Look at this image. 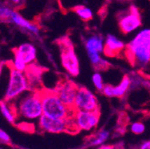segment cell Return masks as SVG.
Instances as JSON below:
<instances>
[{
	"mask_svg": "<svg viewBox=\"0 0 150 149\" xmlns=\"http://www.w3.org/2000/svg\"><path fill=\"white\" fill-rule=\"evenodd\" d=\"M12 103L15 109L17 121L22 120L20 123L29 124L38 121L43 115L40 90L26 91Z\"/></svg>",
	"mask_w": 150,
	"mask_h": 149,
	"instance_id": "6da1fadb",
	"label": "cell"
},
{
	"mask_svg": "<svg viewBox=\"0 0 150 149\" xmlns=\"http://www.w3.org/2000/svg\"><path fill=\"white\" fill-rule=\"evenodd\" d=\"M141 17L137 7L131 6L127 12L122 13L118 18V25L123 34H130L140 28Z\"/></svg>",
	"mask_w": 150,
	"mask_h": 149,
	"instance_id": "52a82bcc",
	"label": "cell"
},
{
	"mask_svg": "<svg viewBox=\"0 0 150 149\" xmlns=\"http://www.w3.org/2000/svg\"><path fill=\"white\" fill-rule=\"evenodd\" d=\"M7 22L15 25L22 30L32 35H39L40 30L39 25L37 23H33L32 22L25 19L23 15H21L15 10H12Z\"/></svg>",
	"mask_w": 150,
	"mask_h": 149,
	"instance_id": "8fae6325",
	"label": "cell"
},
{
	"mask_svg": "<svg viewBox=\"0 0 150 149\" xmlns=\"http://www.w3.org/2000/svg\"><path fill=\"white\" fill-rule=\"evenodd\" d=\"M130 88V78L129 76H124L121 82L112 87V95L114 97H122Z\"/></svg>",
	"mask_w": 150,
	"mask_h": 149,
	"instance_id": "e0dca14e",
	"label": "cell"
},
{
	"mask_svg": "<svg viewBox=\"0 0 150 149\" xmlns=\"http://www.w3.org/2000/svg\"><path fill=\"white\" fill-rule=\"evenodd\" d=\"M88 56L96 71H105L109 67L108 61L102 56V54L100 53H88Z\"/></svg>",
	"mask_w": 150,
	"mask_h": 149,
	"instance_id": "2e32d148",
	"label": "cell"
},
{
	"mask_svg": "<svg viewBox=\"0 0 150 149\" xmlns=\"http://www.w3.org/2000/svg\"><path fill=\"white\" fill-rule=\"evenodd\" d=\"M40 96L44 115L57 119L73 118L76 110L63 103L54 90L42 88L40 90Z\"/></svg>",
	"mask_w": 150,
	"mask_h": 149,
	"instance_id": "3957f363",
	"label": "cell"
},
{
	"mask_svg": "<svg viewBox=\"0 0 150 149\" xmlns=\"http://www.w3.org/2000/svg\"><path fill=\"white\" fill-rule=\"evenodd\" d=\"M125 54L134 67L145 71L150 65V29L139 30L126 45Z\"/></svg>",
	"mask_w": 150,
	"mask_h": 149,
	"instance_id": "7a4b0ae2",
	"label": "cell"
},
{
	"mask_svg": "<svg viewBox=\"0 0 150 149\" xmlns=\"http://www.w3.org/2000/svg\"><path fill=\"white\" fill-rule=\"evenodd\" d=\"M108 137H109L108 131H106V130H100V131H98L95 136H94V138H92L90 145H101L107 140Z\"/></svg>",
	"mask_w": 150,
	"mask_h": 149,
	"instance_id": "d6986e66",
	"label": "cell"
},
{
	"mask_svg": "<svg viewBox=\"0 0 150 149\" xmlns=\"http://www.w3.org/2000/svg\"><path fill=\"white\" fill-rule=\"evenodd\" d=\"M12 10L13 9H11V7L0 2V21L7 22Z\"/></svg>",
	"mask_w": 150,
	"mask_h": 149,
	"instance_id": "44dd1931",
	"label": "cell"
},
{
	"mask_svg": "<svg viewBox=\"0 0 150 149\" xmlns=\"http://www.w3.org/2000/svg\"><path fill=\"white\" fill-rule=\"evenodd\" d=\"M11 141V138L7 132H6L5 130L0 129V143L4 144H8Z\"/></svg>",
	"mask_w": 150,
	"mask_h": 149,
	"instance_id": "603a6c76",
	"label": "cell"
},
{
	"mask_svg": "<svg viewBox=\"0 0 150 149\" xmlns=\"http://www.w3.org/2000/svg\"><path fill=\"white\" fill-rule=\"evenodd\" d=\"M79 87L76 84H74L72 81L64 80L61 81L56 85V88L53 89L59 98L69 107H73L75 97L78 91Z\"/></svg>",
	"mask_w": 150,
	"mask_h": 149,
	"instance_id": "30bf717a",
	"label": "cell"
},
{
	"mask_svg": "<svg viewBox=\"0 0 150 149\" xmlns=\"http://www.w3.org/2000/svg\"><path fill=\"white\" fill-rule=\"evenodd\" d=\"M73 108L76 111H98L99 105L96 96L86 88H79Z\"/></svg>",
	"mask_w": 150,
	"mask_h": 149,
	"instance_id": "ba28073f",
	"label": "cell"
},
{
	"mask_svg": "<svg viewBox=\"0 0 150 149\" xmlns=\"http://www.w3.org/2000/svg\"><path fill=\"white\" fill-rule=\"evenodd\" d=\"M7 66L9 69V77L3 99L7 102H13L24 92L30 90V85L25 72L13 69L9 63Z\"/></svg>",
	"mask_w": 150,
	"mask_h": 149,
	"instance_id": "277c9868",
	"label": "cell"
},
{
	"mask_svg": "<svg viewBox=\"0 0 150 149\" xmlns=\"http://www.w3.org/2000/svg\"><path fill=\"white\" fill-rule=\"evenodd\" d=\"M13 58L21 60L28 66L31 65L37 58V48L31 43H23L14 49Z\"/></svg>",
	"mask_w": 150,
	"mask_h": 149,
	"instance_id": "7c38bea8",
	"label": "cell"
},
{
	"mask_svg": "<svg viewBox=\"0 0 150 149\" xmlns=\"http://www.w3.org/2000/svg\"><path fill=\"white\" fill-rule=\"evenodd\" d=\"M5 64H3V63H0V77H1V74H2V72L4 71V68H5Z\"/></svg>",
	"mask_w": 150,
	"mask_h": 149,
	"instance_id": "4316f807",
	"label": "cell"
},
{
	"mask_svg": "<svg viewBox=\"0 0 150 149\" xmlns=\"http://www.w3.org/2000/svg\"><path fill=\"white\" fill-rule=\"evenodd\" d=\"M8 1L13 7L18 8V7L23 6L25 4L26 0H8Z\"/></svg>",
	"mask_w": 150,
	"mask_h": 149,
	"instance_id": "cb8c5ba5",
	"label": "cell"
},
{
	"mask_svg": "<svg viewBox=\"0 0 150 149\" xmlns=\"http://www.w3.org/2000/svg\"><path fill=\"white\" fill-rule=\"evenodd\" d=\"M139 149H150V140L143 142Z\"/></svg>",
	"mask_w": 150,
	"mask_h": 149,
	"instance_id": "484cf974",
	"label": "cell"
},
{
	"mask_svg": "<svg viewBox=\"0 0 150 149\" xmlns=\"http://www.w3.org/2000/svg\"><path fill=\"white\" fill-rule=\"evenodd\" d=\"M73 11L84 22H88L93 19V12L86 6H77L73 8Z\"/></svg>",
	"mask_w": 150,
	"mask_h": 149,
	"instance_id": "ac0fdd59",
	"label": "cell"
},
{
	"mask_svg": "<svg viewBox=\"0 0 150 149\" xmlns=\"http://www.w3.org/2000/svg\"><path fill=\"white\" fill-rule=\"evenodd\" d=\"M58 46L63 67L70 75L73 77L78 76L80 73V63L72 44L69 40L63 39L59 41Z\"/></svg>",
	"mask_w": 150,
	"mask_h": 149,
	"instance_id": "8992f818",
	"label": "cell"
},
{
	"mask_svg": "<svg viewBox=\"0 0 150 149\" xmlns=\"http://www.w3.org/2000/svg\"><path fill=\"white\" fill-rule=\"evenodd\" d=\"M98 149H121L117 146H115V145H101Z\"/></svg>",
	"mask_w": 150,
	"mask_h": 149,
	"instance_id": "d4e9b609",
	"label": "cell"
},
{
	"mask_svg": "<svg viewBox=\"0 0 150 149\" xmlns=\"http://www.w3.org/2000/svg\"><path fill=\"white\" fill-rule=\"evenodd\" d=\"M100 112L98 111H75L73 121L79 130H91L98 124Z\"/></svg>",
	"mask_w": 150,
	"mask_h": 149,
	"instance_id": "9c48e42d",
	"label": "cell"
},
{
	"mask_svg": "<svg viewBox=\"0 0 150 149\" xmlns=\"http://www.w3.org/2000/svg\"><path fill=\"white\" fill-rule=\"evenodd\" d=\"M38 127H39L41 131L54 134L63 132L74 134L79 131V129L74 123L73 118L57 119L51 118L44 114L38 121Z\"/></svg>",
	"mask_w": 150,
	"mask_h": 149,
	"instance_id": "5b68a950",
	"label": "cell"
},
{
	"mask_svg": "<svg viewBox=\"0 0 150 149\" xmlns=\"http://www.w3.org/2000/svg\"><path fill=\"white\" fill-rule=\"evenodd\" d=\"M130 130L134 134H141L145 131V125L139 121L133 122L130 125Z\"/></svg>",
	"mask_w": 150,
	"mask_h": 149,
	"instance_id": "7402d4cb",
	"label": "cell"
},
{
	"mask_svg": "<svg viewBox=\"0 0 150 149\" xmlns=\"http://www.w3.org/2000/svg\"><path fill=\"white\" fill-rule=\"evenodd\" d=\"M125 43L119 40L116 36L108 34L105 39L104 53L107 57H115L119 55L123 50H125Z\"/></svg>",
	"mask_w": 150,
	"mask_h": 149,
	"instance_id": "4fadbf2b",
	"label": "cell"
},
{
	"mask_svg": "<svg viewBox=\"0 0 150 149\" xmlns=\"http://www.w3.org/2000/svg\"><path fill=\"white\" fill-rule=\"evenodd\" d=\"M0 112L4 118L10 123L15 124L17 121L15 109L12 102H7L4 99L0 100Z\"/></svg>",
	"mask_w": 150,
	"mask_h": 149,
	"instance_id": "9a60e30c",
	"label": "cell"
},
{
	"mask_svg": "<svg viewBox=\"0 0 150 149\" xmlns=\"http://www.w3.org/2000/svg\"><path fill=\"white\" fill-rule=\"evenodd\" d=\"M92 82L95 86V88L98 90V91H102L105 84H104V81H103V77L102 74L100 73V71H96L93 74L92 76Z\"/></svg>",
	"mask_w": 150,
	"mask_h": 149,
	"instance_id": "ffe728a7",
	"label": "cell"
},
{
	"mask_svg": "<svg viewBox=\"0 0 150 149\" xmlns=\"http://www.w3.org/2000/svg\"><path fill=\"white\" fill-rule=\"evenodd\" d=\"M84 46L88 53H104L105 39L100 35H91L85 40Z\"/></svg>",
	"mask_w": 150,
	"mask_h": 149,
	"instance_id": "5bb4252c",
	"label": "cell"
}]
</instances>
